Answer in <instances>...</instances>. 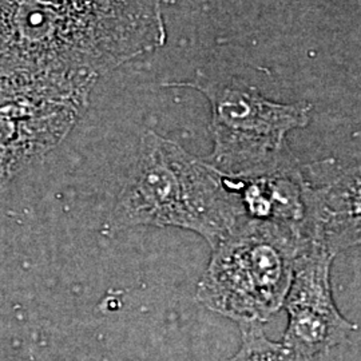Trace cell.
Listing matches in <instances>:
<instances>
[{
	"label": "cell",
	"instance_id": "6da1fadb",
	"mask_svg": "<svg viewBox=\"0 0 361 361\" xmlns=\"http://www.w3.org/2000/svg\"><path fill=\"white\" fill-rule=\"evenodd\" d=\"M241 178L221 173L178 143L149 131L116 212L119 225L176 226L216 247L247 217Z\"/></svg>",
	"mask_w": 361,
	"mask_h": 361
},
{
	"label": "cell",
	"instance_id": "7a4b0ae2",
	"mask_svg": "<svg viewBox=\"0 0 361 361\" xmlns=\"http://www.w3.org/2000/svg\"><path fill=\"white\" fill-rule=\"evenodd\" d=\"M310 241L296 228L246 219L212 249L195 297L240 328L264 325L284 307L297 258Z\"/></svg>",
	"mask_w": 361,
	"mask_h": 361
},
{
	"label": "cell",
	"instance_id": "5b68a950",
	"mask_svg": "<svg viewBox=\"0 0 361 361\" xmlns=\"http://www.w3.org/2000/svg\"><path fill=\"white\" fill-rule=\"evenodd\" d=\"M310 232L334 256L361 246V164L332 180L310 183Z\"/></svg>",
	"mask_w": 361,
	"mask_h": 361
},
{
	"label": "cell",
	"instance_id": "3957f363",
	"mask_svg": "<svg viewBox=\"0 0 361 361\" xmlns=\"http://www.w3.org/2000/svg\"><path fill=\"white\" fill-rule=\"evenodd\" d=\"M170 86L200 91L210 104L213 150L207 164L232 177H252L298 164L288 134L308 126L312 104H280L241 79H195Z\"/></svg>",
	"mask_w": 361,
	"mask_h": 361
},
{
	"label": "cell",
	"instance_id": "8992f818",
	"mask_svg": "<svg viewBox=\"0 0 361 361\" xmlns=\"http://www.w3.org/2000/svg\"><path fill=\"white\" fill-rule=\"evenodd\" d=\"M241 345L228 361H320L307 357L283 341H271L262 329V325L241 328Z\"/></svg>",
	"mask_w": 361,
	"mask_h": 361
},
{
	"label": "cell",
	"instance_id": "277c9868",
	"mask_svg": "<svg viewBox=\"0 0 361 361\" xmlns=\"http://www.w3.org/2000/svg\"><path fill=\"white\" fill-rule=\"evenodd\" d=\"M335 257L323 244L310 241L297 258L284 302L289 320L281 341L319 360L331 349L347 343L357 329L336 307L331 285Z\"/></svg>",
	"mask_w": 361,
	"mask_h": 361
}]
</instances>
